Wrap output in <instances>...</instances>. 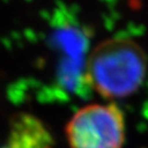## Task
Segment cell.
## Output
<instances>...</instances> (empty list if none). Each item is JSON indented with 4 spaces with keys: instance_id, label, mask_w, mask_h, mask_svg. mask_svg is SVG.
Wrapping results in <instances>:
<instances>
[{
    "instance_id": "1",
    "label": "cell",
    "mask_w": 148,
    "mask_h": 148,
    "mask_svg": "<svg viewBox=\"0 0 148 148\" xmlns=\"http://www.w3.org/2000/svg\"><path fill=\"white\" fill-rule=\"evenodd\" d=\"M147 73V57L136 41L110 38L99 43L88 57L86 82L106 99H119L138 90Z\"/></svg>"
},
{
    "instance_id": "2",
    "label": "cell",
    "mask_w": 148,
    "mask_h": 148,
    "mask_svg": "<svg viewBox=\"0 0 148 148\" xmlns=\"http://www.w3.org/2000/svg\"><path fill=\"white\" fill-rule=\"evenodd\" d=\"M66 135L70 148H123L125 115L114 103L88 105L68 121Z\"/></svg>"
},
{
    "instance_id": "3",
    "label": "cell",
    "mask_w": 148,
    "mask_h": 148,
    "mask_svg": "<svg viewBox=\"0 0 148 148\" xmlns=\"http://www.w3.org/2000/svg\"><path fill=\"white\" fill-rule=\"evenodd\" d=\"M0 148H53V139L38 117L18 113L10 120L8 138Z\"/></svg>"
}]
</instances>
